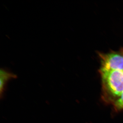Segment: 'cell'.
I'll return each instance as SVG.
<instances>
[{
    "label": "cell",
    "mask_w": 123,
    "mask_h": 123,
    "mask_svg": "<svg viewBox=\"0 0 123 123\" xmlns=\"http://www.w3.org/2000/svg\"><path fill=\"white\" fill-rule=\"evenodd\" d=\"M100 72L108 90L114 96H121L123 91V70L101 68Z\"/></svg>",
    "instance_id": "6da1fadb"
},
{
    "label": "cell",
    "mask_w": 123,
    "mask_h": 123,
    "mask_svg": "<svg viewBox=\"0 0 123 123\" xmlns=\"http://www.w3.org/2000/svg\"><path fill=\"white\" fill-rule=\"evenodd\" d=\"M102 67L107 70H123V56L115 53L100 55Z\"/></svg>",
    "instance_id": "7a4b0ae2"
},
{
    "label": "cell",
    "mask_w": 123,
    "mask_h": 123,
    "mask_svg": "<svg viewBox=\"0 0 123 123\" xmlns=\"http://www.w3.org/2000/svg\"><path fill=\"white\" fill-rule=\"evenodd\" d=\"M0 97L1 98L5 90L7 82L11 79L16 78L17 76L8 71H6L3 69H1L0 70Z\"/></svg>",
    "instance_id": "3957f363"
},
{
    "label": "cell",
    "mask_w": 123,
    "mask_h": 123,
    "mask_svg": "<svg viewBox=\"0 0 123 123\" xmlns=\"http://www.w3.org/2000/svg\"><path fill=\"white\" fill-rule=\"evenodd\" d=\"M120 96V98L118 99L115 103L116 107L119 109L123 108V91Z\"/></svg>",
    "instance_id": "277c9868"
},
{
    "label": "cell",
    "mask_w": 123,
    "mask_h": 123,
    "mask_svg": "<svg viewBox=\"0 0 123 123\" xmlns=\"http://www.w3.org/2000/svg\"></svg>",
    "instance_id": "5b68a950"
}]
</instances>
